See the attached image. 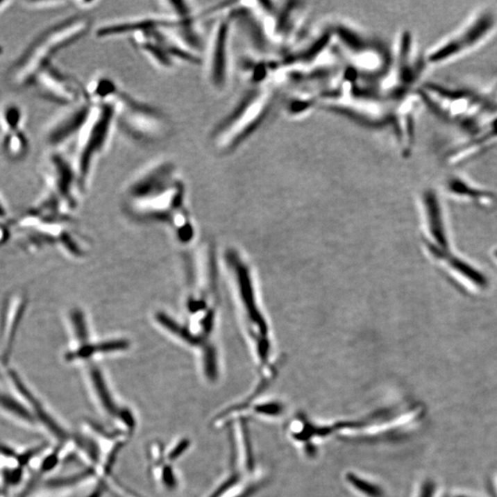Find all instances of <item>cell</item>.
I'll return each instance as SVG.
<instances>
[{
  "label": "cell",
  "instance_id": "cell-8",
  "mask_svg": "<svg viewBox=\"0 0 497 497\" xmlns=\"http://www.w3.org/2000/svg\"><path fill=\"white\" fill-rule=\"evenodd\" d=\"M270 92L248 95L241 103L213 130L210 141L219 153L234 151L255 129L270 103Z\"/></svg>",
  "mask_w": 497,
  "mask_h": 497
},
{
  "label": "cell",
  "instance_id": "cell-1",
  "mask_svg": "<svg viewBox=\"0 0 497 497\" xmlns=\"http://www.w3.org/2000/svg\"><path fill=\"white\" fill-rule=\"evenodd\" d=\"M185 199V185L177 166L160 160L130 180L124 192V210L135 222L168 226L186 244L194 238V225Z\"/></svg>",
  "mask_w": 497,
  "mask_h": 497
},
{
  "label": "cell",
  "instance_id": "cell-15",
  "mask_svg": "<svg viewBox=\"0 0 497 497\" xmlns=\"http://www.w3.org/2000/svg\"><path fill=\"white\" fill-rule=\"evenodd\" d=\"M87 373L93 394H94L99 405L101 406V410L109 416L117 418L122 423L126 414L130 412L129 409L118 406L103 372L97 366L89 364L87 367Z\"/></svg>",
  "mask_w": 497,
  "mask_h": 497
},
{
  "label": "cell",
  "instance_id": "cell-31",
  "mask_svg": "<svg viewBox=\"0 0 497 497\" xmlns=\"http://www.w3.org/2000/svg\"><path fill=\"white\" fill-rule=\"evenodd\" d=\"M11 4H12V2L0 1V13L3 12V11H4L6 8L10 7Z\"/></svg>",
  "mask_w": 497,
  "mask_h": 497
},
{
  "label": "cell",
  "instance_id": "cell-22",
  "mask_svg": "<svg viewBox=\"0 0 497 497\" xmlns=\"http://www.w3.org/2000/svg\"><path fill=\"white\" fill-rule=\"evenodd\" d=\"M346 481L351 485L355 490L367 497H383L384 493L380 487L355 475L354 473H348L346 475Z\"/></svg>",
  "mask_w": 497,
  "mask_h": 497
},
{
  "label": "cell",
  "instance_id": "cell-29",
  "mask_svg": "<svg viewBox=\"0 0 497 497\" xmlns=\"http://www.w3.org/2000/svg\"><path fill=\"white\" fill-rule=\"evenodd\" d=\"M74 4L77 6L80 10L83 11H87L90 10H93V8H95L97 7L98 5H100V2L98 1H76L74 2Z\"/></svg>",
  "mask_w": 497,
  "mask_h": 497
},
{
  "label": "cell",
  "instance_id": "cell-27",
  "mask_svg": "<svg viewBox=\"0 0 497 497\" xmlns=\"http://www.w3.org/2000/svg\"><path fill=\"white\" fill-rule=\"evenodd\" d=\"M282 407L278 403H268V405H260L256 407L258 414L267 415H278L281 414Z\"/></svg>",
  "mask_w": 497,
  "mask_h": 497
},
{
  "label": "cell",
  "instance_id": "cell-32",
  "mask_svg": "<svg viewBox=\"0 0 497 497\" xmlns=\"http://www.w3.org/2000/svg\"><path fill=\"white\" fill-rule=\"evenodd\" d=\"M2 53H3V48H2V47H0V56L2 55Z\"/></svg>",
  "mask_w": 497,
  "mask_h": 497
},
{
  "label": "cell",
  "instance_id": "cell-5",
  "mask_svg": "<svg viewBox=\"0 0 497 497\" xmlns=\"http://www.w3.org/2000/svg\"><path fill=\"white\" fill-rule=\"evenodd\" d=\"M117 127L141 145H155L172 135L174 124L162 110L120 90L115 101Z\"/></svg>",
  "mask_w": 497,
  "mask_h": 497
},
{
  "label": "cell",
  "instance_id": "cell-11",
  "mask_svg": "<svg viewBox=\"0 0 497 497\" xmlns=\"http://www.w3.org/2000/svg\"><path fill=\"white\" fill-rule=\"evenodd\" d=\"M199 19H182L169 14L157 12L151 15L130 17L112 19L95 28L98 39H110L131 36L143 31L174 29V28L199 27Z\"/></svg>",
  "mask_w": 497,
  "mask_h": 497
},
{
  "label": "cell",
  "instance_id": "cell-16",
  "mask_svg": "<svg viewBox=\"0 0 497 497\" xmlns=\"http://www.w3.org/2000/svg\"><path fill=\"white\" fill-rule=\"evenodd\" d=\"M422 203L432 237L440 248H448V244L445 233L444 222H443L442 208L439 197L437 196L436 192L432 189H428L423 193Z\"/></svg>",
  "mask_w": 497,
  "mask_h": 497
},
{
  "label": "cell",
  "instance_id": "cell-9",
  "mask_svg": "<svg viewBox=\"0 0 497 497\" xmlns=\"http://www.w3.org/2000/svg\"><path fill=\"white\" fill-rule=\"evenodd\" d=\"M47 193L42 199L65 214H70L78 207L85 192L81 187L71 158L61 151H49L42 165Z\"/></svg>",
  "mask_w": 497,
  "mask_h": 497
},
{
  "label": "cell",
  "instance_id": "cell-19",
  "mask_svg": "<svg viewBox=\"0 0 497 497\" xmlns=\"http://www.w3.org/2000/svg\"><path fill=\"white\" fill-rule=\"evenodd\" d=\"M447 188L450 194L460 197L474 200V201L491 202L492 194L473 185L460 174H453L447 180Z\"/></svg>",
  "mask_w": 497,
  "mask_h": 497
},
{
  "label": "cell",
  "instance_id": "cell-18",
  "mask_svg": "<svg viewBox=\"0 0 497 497\" xmlns=\"http://www.w3.org/2000/svg\"><path fill=\"white\" fill-rule=\"evenodd\" d=\"M24 109L15 101H8L0 107V128L1 135L15 134L24 131Z\"/></svg>",
  "mask_w": 497,
  "mask_h": 497
},
{
  "label": "cell",
  "instance_id": "cell-7",
  "mask_svg": "<svg viewBox=\"0 0 497 497\" xmlns=\"http://www.w3.org/2000/svg\"><path fill=\"white\" fill-rule=\"evenodd\" d=\"M230 3H223L208 10L210 26L203 48L205 78L216 92L226 87L230 76V42L234 21L230 12Z\"/></svg>",
  "mask_w": 497,
  "mask_h": 497
},
{
  "label": "cell",
  "instance_id": "cell-33",
  "mask_svg": "<svg viewBox=\"0 0 497 497\" xmlns=\"http://www.w3.org/2000/svg\"><path fill=\"white\" fill-rule=\"evenodd\" d=\"M495 89H496V90H495V92H497V84H496V86L495 87Z\"/></svg>",
  "mask_w": 497,
  "mask_h": 497
},
{
  "label": "cell",
  "instance_id": "cell-12",
  "mask_svg": "<svg viewBox=\"0 0 497 497\" xmlns=\"http://www.w3.org/2000/svg\"><path fill=\"white\" fill-rule=\"evenodd\" d=\"M29 305L26 291L14 290L6 296L0 315V361L10 364L19 329Z\"/></svg>",
  "mask_w": 497,
  "mask_h": 497
},
{
  "label": "cell",
  "instance_id": "cell-24",
  "mask_svg": "<svg viewBox=\"0 0 497 497\" xmlns=\"http://www.w3.org/2000/svg\"><path fill=\"white\" fill-rule=\"evenodd\" d=\"M24 4L28 8H35V10H50V8H58L67 5L66 1H27Z\"/></svg>",
  "mask_w": 497,
  "mask_h": 497
},
{
  "label": "cell",
  "instance_id": "cell-4",
  "mask_svg": "<svg viewBox=\"0 0 497 497\" xmlns=\"http://www.w3.org/2000/svg\"><path fill=\"white\" fill-rule=\"evenodd\" d=\"M115 127V101L92 104L83 128L76 138L74 153L71 157L73 166L84 192L89 187L98 160L108 148Z\"/></svg>",
  "mask_w": 497,
  "mask_h": 497
},
{
  "label": "cell",
  "instance_id": "cell-6",
  "mask_svg": "<svg viewBox=\"0 0 497 497\" xmlns=\"http://www.w3.org/2000/svg\"><path fill=\"white\" fill-rule=\"evenodd\" d=\"M496 31V11L489 7L480 8L459 29L432 47L426 53V63L440 67L459 60L487 44Z\"/></svg>",
  "mask_w": 497,
  "mask_h": 497
},
{
  "label": "cell",
  "instance_id": "cell-2",
  "mask_svg": "<svg viewBox=\"0 0 497 497\" xmlns=\"http://www.w3.org/2000/svg\"><path fill=\"white\" fill-rule=\"evenodd\" d=\"M226 260L248 346L260 371L271 377L273 357L272 332L260 301L253 273L248 262L236 251H228Z\"/></svg>",
  "mask_w": 497,
  "mask_h": 497
},
{
  "label": "cell",
  "instance_id": "cell-14",
  "mask_svg": "<svg viewBox=\"0 0 497 497\" xmlns=\"http://www.w3.org/2000/svg\"><path fill=\"white\" fill-rule=\"evenodd\" d=\"M133 47L153 66L162 70H172L178 63L167 50L159 30L143 31L130 36Z\"/></svg>",
  "mask_w": 497,
  "mask_h": 497
},
{
  "label": "cell",
  "instance_id": "cell-26",
  "mask_svg": "<svg viewBox=\"0 0 497 497\" xmlns=\"http://www.w3.org/2000/svg\"><path fill=\"white\" fill-rule=\"evenodd\" d=\"M437 487L433 481H425L420 485L417 497H436Z\"/></svg>",
  "mask_w": 497,
  "mask_h": 497
},
{
  "label": "cell",
  "instance_id": "cell-13",
  "mask_svg": "<svg viewBox=\"0 0 497 497\" xmlns=\"http://www.w3.org/2000/svg\"><path fill=\"white\" fill-rule=\"evenodd\" d=\"M92 106V104L86 101L77 106L67 107V111L50 124L44 134V142L50 151H60L62 146L76 140Z\"/></svg>",
  "mask_w": 497,
  "mask_h": 497
},
{
  "label": "cell",
  "instance_id": "cell-35",
  "mask_svg": "<svg viewBox=\"0 0 497 497\" xmlns=\"http://www.w3.org/2000/svg\"><path fill=\"white\" fill-rule=\"evenodd\" d=\"M496 487H497V477H496Z\"/></svg>",
  "mask_w": 497,
  "mask_h": 497
},
{
  "label": "cell",
  "instance_id": "cell-30",
  "mask_svg": "<svg viewBox=\"0 0 497 497\" xmlns=\"http://www.w3.org/2000/svg\"><path fill=\"white\" fill-rule=\"evenodd\" d=\"M104 490H106V484H104L103 481H100V484H99L97 487L93 489L92 492L90 493V495L87 497H103Z\"/></svg>",
  "mask_w": 497,
  "mask_h": 497
},
{
  "label": "cell",
  "instance_id": "cell-28",
  "mask_svg": "<svg viewBox=\"0 0 497 497\" xmlns=\"http://www.w3.org/2000/svg\"><path fill=\"white\" fill-rule=\"evenodd\" d=\"M11 219L10 211H8V205L6 204L4 199L0 194V222H8Z\"/></svg>",
  "mask_w": 497,
  "mask_h": 497
},
{
  "label": "cell",
  "instance_id": "cell-3",
  "mask_svg": "<svg viewBox=\"0 0 497 497\" xmlns=\"http://www.w3.org/2000/svg\"><path fill=\"white\" fill-rule=\"evenodd\" d=\"M92 29L89 16L74 15L62 19L42 31L28 44L8 71L15 87H32L39 73L62 50L81 40Z\"/></svg>",
  "mask_w": 497,
  "mask_h": 497
},
{
  "label": "cell",
  "instance_id": "cell-34",
  "mask_svg": "<svg viewBox=\"0 0 497 497\" xmlns=\"http://www.w3.org/2000/svg\"><path fill=\"white\" fill-rule=\"evenodd\" d=\"M496 256L497 257V251H496Z\"/></svg>",
  "mask_w": 497,
  "mask_h": 497
},
{
  "label": "cell",
  "instance_id": "cell-20",
  "mask_svg": "<svg viewBox=\"0 0 497 497\" xmlns=\"http://www.w3.org/2000/svg\"><path fill=\"white\" fill-rule=\"evenodd\" d=\"M3 155L11 162H19L27 156L30 151V141L26 133L1 135L0 142Z\"/></svg>",
  "mask_w": 497,
  "mask_h": 497
},
{
  "label": "cell",
  "instance_id": "cell-23",
  "mask_svg": "<svg viewBox=\"0 0 497 497\" xmlns=\"http://www.w3.org/2000/svg\"><path fill=\"white\" fill-rule=\"evenodd\" d=\"M189 445H190V441H189L188 439L180 440V441L176 443L174 447H172L171 450L166 454L167 460H168L169 462H174L175 460L179 459V457L187 450Z\"/></svg>",
  "mask_w": 497,
  "mask_h": 497
},
{
  "label": "cell",
  "instance_id": "cell-21",
  "mask_svg": "<svg viewBox=\"0 0 497 497\" xmlns=\"http://www.w3.org/2000/svg\"><path fill=\"white\" fill-rule=\"evenodd\" d=\"M448 264L453 268L460 275L464 276L469 279L471 283L476 285L479 287H485L487 286V279L484 275H482L479 271L474 269L467 262H463L462 260L456 258V257H450Z\"/></svg>",
  "mask_w": 497,
  "mask_h": 497
},
{
  "label": "cell",
  "instance_id": "cell-17",
  "mask_svg": "<svg viewBox=\"0 0 497 497\" xmlns=\"http://www.w3.org/2000/svg\"><path fill=\"white\" fill-rule=\"evenodd\" d=\"M87 99L92 104L115 103L120 87L106 76H98L86 86Z\"/></svg>",
  "mask_w": 497,
  "mask_h": 497
},
{
  "label": "cell",
  "instance_id": "cell-25",
  "mask_svg": "<svg viewBox=\"0 0 497 497\" xmlns=\"http://www.w3.org/2000/svg\"><path fill=\"white\" fill-rule=\"evenodd\" d=\"M12 219L8 222H0V246L8 244L12 237L14 231Z\"/></svg>",
  "mask_w": 497,
  "mask_h": 497
},
{
  "label": "cell",
  "instance_id": "cell-10",
  "mask_svg": "<svg viewBox=\"0 0 497 497\" xmlns=\"http://www.w3.org/2000/svg\"><path fill=\"white\" fill-rule=\"evenodd\" d=\"M32 87L42 98L66 108L89 101L86 86L59 69L53 62L39 73Z\"/></svg>",
  "mask_w": 497,
  "mask_h": 497
}]
</instances>
